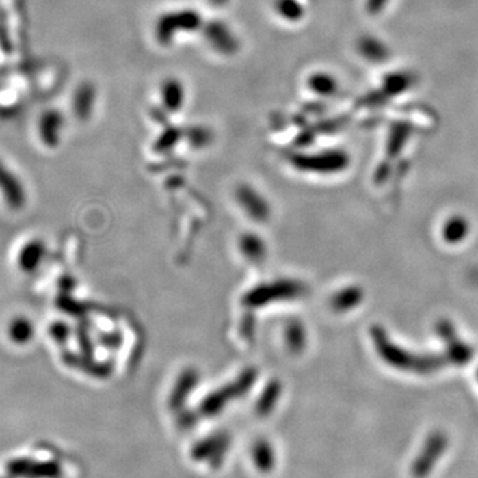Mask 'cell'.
Segmentation results:
<instances>
[{"mask_svg":"<svg viewBox=\"0 0 478 478\" xmlns=\"http://www.w3.org/2000/svg\"><path fill=\"white\" fill-rule=\"evenodd\" d=\"M373 339L377 348V352L380 356L386 360V363L399 368V369H412V371H420V372H431L440 367V362L431 358H417L407 352L406 349H401L395 343L388 339L386 332L382 328H376L373 331Z\"/></svg>","mask_w":478,"mask_h":478,"instance_id":"6da1fadb","label":"cell"},{"mask_svg":"<svg viewBox=\"0 0 478 478\" xmlns=\"http://www.w3.org/2000/svg\"><path fill=\"white\" fill-rule=\"evenodd\" d=\"M44 254H46V248H44V243H42L40 241H31L25 243V246L19 252V258H18L19 267L25 273L35 271L42 263V261L44 259Z\"/></svg>","mask_w":478,"mask_h":478,"instance_id":"7a4b0ae2","label":"cell"},{"mask_svg":"<svg viewBox=\"0 0 478 478\" xmlns=\"http://www.w3.org/2000/svg\"><path fill=\"white\" fill-rule=\"evenodd\" d=\"M0 187L7 200V204L11 207L19 209L24 205L23 189L16 183V180L10 177L4 172H0Z\"/></svg>","mask_w":478,"mask_h":478,"instance_id":"3957f363","label":"cell"},{"mask_svg":"<svg viewBox=\"0 0 478 478\" xmlns=\"http://www.w3.org/2000/svg\"><path fill=\"white\" fill-rule=\"evenodd\" d=\"M35 330L29 319L18 317L12 319L8 326V336L15 344H27L34 338Z\"/></svg>","mask_w":478,"mask_h":478,"instance_id":"277c9868","label":"cell"},{"mask_svg":"<svg viewBox=\"0 0 478 478\" xmlns=\"http://www.w3.org/2000/svg\"><path fill=\"white\" fill-rule=\"evenodd\" d=\"M362 300V291L356 287L347 289L334 297V307L339 311H345L356 306Z\"/></svg>","mask_w":478,"mask_h":478,"instance_id":"5b68a950","label":"cell"},{"mask_svg":"<svg viewBox=\"0 0 478 478\" xmlns=\"http://www.w3.org/2000/svg\"><path fill=\"white\" fill-rule=\"evenodd\" d=\"M466 231H468L466 222L462 218L457 217V218L448 221V224L445 225L444 237L448 242H455V241L458 242L466 235Z\"/></svg>","mask_w":478,"mask_h":478,"instance_id":"8992f818","label":"cell"},{"mask_svg":"<svg viewBox=\"0 0 478 478\" xmlns=\"http://www.w3.org/2000/svg\"><path fill=\"white\" fill-rule=\"evenodd\" d=\"M386 3H387V0H369V10H372L375 12V11H377L382 7V4L384 5Z\"/></svg>","mask_w":478,"mask_h":478,"instance_id":"52a82bcc","label":"cell"}]
</instances>
